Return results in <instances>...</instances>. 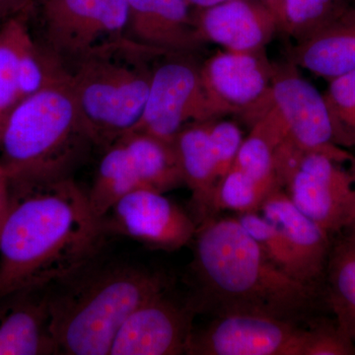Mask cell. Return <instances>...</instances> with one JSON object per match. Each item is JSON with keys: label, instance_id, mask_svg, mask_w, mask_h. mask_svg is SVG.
<instances>
[{"label": "cell", "instance_id": "cell-15", "mask_svg": "<svg viewBox=\"0 0 355 355\" xmlns=\"http://www.w3.org/2000/svg\"><path fill=\"white\" fill-rule=\"evenodd\" d=\"M50 287L24 289L0 299V355L58 354Z\"/></svg>", "mask_w": 355, "mask_h": 355}, {"label": "cell", "instance_id": "cell-31", "mask_svg": "<svg viewBox=\"0 0 355 355\" xmlns=\"http://www.w3.org/2000/svg\"><path fill=\"white\" fill-rule=\"evenodd\" d=\"M36 0H0V23L22 15L35 12Z\"/></svg>", "mask_w": 355, "mask_h": 355}, {"label": "cell", "instance_id": "cell-27", "mask_svg": "<svg viewBox=\"0 0 355 355\" xmlns=\"http://www.w3.org/2000/svg\"><path fill=\"white\" fill-rule=\"evenodd\" d=\"M268 191L253 179L233 166L216 184L214 198V214L220 210L238 214L259 211Z\"/></svg>", "mask_w": 355, "mask_h": 355}, {"label": "cell", "instance_id": "cell-10", "mask_svg": "<svg viewBox=\"0 0 355 355\" xmlns=\"http://www.w3.org/2000/svg\"><path fill=\"white\" fill-rule=\"evenodd\" d=\"M308 330L296 322L254 313L218 315L193 329L186 354L302 355Z\"/></svg>", "mask_w": 355, "mask_h": 355}, {"label": "cell", "instance_id": "cell-24", "mask_svg": "<svg viewBox=\"0 0 355 355\" xmlns=\"http://www.w3.org/2000/svg\"><path fill=\"white\" fill-rule=\"evenodd\" d=\"M237 219L277 268L299 282L317 288L302 261L272 221L259 211L238 214Z\"/></svg>", "mask_w": 355, "mask_h": 355}, {"label": "cell", "instance_id": "cell-1", "mask_svg": "<svg viewBox=\"0 0 355 355\" xmlns=\"http://www.w3.org/2000/svg\"><path fill=\"white\" fill-rule=\"evenodd\" d=\"M106 233L73 178L10 179L0 231V299L80 270L101 256Z\"/></svg>", "mask_w": 355, "mask_h": 355}, {"label": "cell", "instance_id": "cell-4", "mask_svg": "<svg viewBox=\"0 0 355 355\" xmlns=\"http://www.w3.org/2000/svg\"><path fill=\"white\" fill-rule=\"evenodd\" d=\"M92 146L69 76L16 106L0 141V164L11 180L72 177Z\"/></svg>", "mask_w": 355, "mask_h": 355}, {"label": "cell", "instance_id": "cell-30", "mask_svg": "<svg viewBox=\"0 0 355 355\" xmlns=\"http://www.w3.org/2000/svg\"><path fill=\"white\" fill-rule=\"evenodd\" d=\"M302 355H355V343L338 323H320L307 329Z\"/></svg>", "mask_w": 355, "mask_h": 355}, {"label": "cell", "instance_id": "cell-9", "mask_svg": "<svg viewBox=\"0 0 355 355\" xmlns=\"http://www.w3.org/2000/svg\"><path fill=\"white\" fill-rule=\"evenodd\" d=\"M275 62L266 49L217 51L200 64L207 101L216 119L239 114L251 125L270 107Z\"/></svg>", "mask_w": 355, "mask_h": 355}, {"label": "cell", "instance_id": "cell-7", "mask_svg": "<svg viewBox=\"0 0 355 355\" xmlns=\"http://www.w3.org/2000/svg\"><path fill=\"white\" fill-rule=\"evenodd\" d=\"M43 46L69 71L98 46L127 37L128 0H36Z\"/></svg>", "mask_w": 355, "mask_h": 355}, {"label": "cell", "instance_id": "cell-17", "mask_svg": "<svg viewBox=\"0 0 355 355\" xmlns=\"http://www.w3.org/2000/svg\"><path fill=\"white\" fill-rule=\"evenodd\" d=\"M288 60L298 69L330 81L355 70V6L295 43Z\"/></svg>", "mask_w": 355, "mask_h": 355}, {"label": "cell", "instance_id": "cell-16", "mask_svg": "<svg viewBox=\"0 0 355 355\" xmlns=\"http://www.w3.org/2000/svg\"><path fill=\"white\" fill-rule=\"evenodd\" d=\"M127 38L159 50L193 53L205 44L187 0H128Z\"/></svg>", "mask_w": 355, "mask_h": 355}, {"label": "cell", "instance_id": "cell-38", "mask_svg": "<svg viewBox=\"0 0 355 355\" xmlns=\"http://www.w3.org/2000/svg\"><path fill=\"white\" fill-rule=\"evenodd\" d=\"M2 23H0V26H1Z\"/></svg>", "mask_w": 355, "mask_h": 355}, {"label": "cell", "instance_id": "cell-12", "mask_svg": "<svg viewBox=\"0 0 355 355\" xmlns=\"http://www.w3.org/2000/svg\"><path fill=\"white\" fill-rule=\"evenodd\" d=\"M107 232L127 236L147 246L175 251L195 237L198 224L164 193L139 189L116 203L103 218Z\"/></svg>", "mask_w": 355, "mask_h": 355}, {"label": "cell", "instance_id": "cell-36", "mask_svg": "<svg viewBox=\"0 0 355 355\" xmlns=\"http://www.w3.org/2000/svg\"><path fill=\"white\" fill-rule=\"evenodd\" d=\"M349 144L350 147H355V120L354 121V125H352V128H350Z\"/></svg>", "mask_w": 355, "mask_h": 355}, {"label": "cell", "instance_id": "cell-13", "mask_svg": "<svg viewBox=\"0 0 355 355\" xmlns=\"http://www.w3.org/2000/svg\"><path fill=\"white\" fill-rule=\"evenodd\" d=\"M196 310L166 291L141 303L121 324L110 355L186 354Z\"/></svg>", "mask_w": 355, "mask_h": 355}, {"label": "cell", "instance_id": "cell-26", "mask_svg": "<svg viewBox=\"0 0 355 355\" xmlns=\"http://www.w3.org/2000/svg\"><path fill=\"white\" fill-rule=\"evenodd\" d=\"M67 76L69 72L62 64L30 34L22 44L18 58L20 102Z\"/></svg>", "mask_w": 355, "mask_h": 355}, {"label": "cell", "instance_id": "cell-20", "mask_svg": "<svg viewBox=\"0 0 355 355\" xmlns=\"http://www.w3.org/2000/svg\"><path fill=\"white\" fill-rule=\"evenodd\" d=\"M119 139L127 147L144 189L165 193L184 184L174 142L135 130Z\"/></svg>", "mask_w": 355, "mask_h": 355}, {"label": "cell", "instance_id": "cell-21", "mask_svg": "<svg viewBox=\"0 0 355 355\" xmlns=\"http://www.w3.org/2000/svg\"><path fill=\"white\" fill-rule=\"evenodd\" d=\"M144 189L127 147L121 139L105 149L94 183L88 191L93 212L101 218L133 191Z\"/></svg>", "mask_w": 355, "mask_h": 355}, {"label": "cell", "instance_id": "cell-33", "mask_svg": "<svg viewBox=\"0 0 355 355\" xmlns=\"http://www.w3.org/2000/svg\"><path fill=\"white\" fill-rule=\"evenodd\" d=\"M187 1L190 4L191 8L198 10V9L209 8V7L223 3V2L228 1V0H187Z\"/></svg>", "mask_w": 355, "mask_h": 355}, {"label": "cell", "instance_id": "cell-29", "mask_svg": "<svg viewBox=\"0 0 355 355\" xmlns=\"http://www.w3.org/2000/svg\"><path fill=\"white\" fill-rule=\"evenodd\" d=\"M209 139L219 181L234 165L245 137L241 128L233 121L216 119L209 121Z\"/></svg>", "mask_w": 355, "mask_h": 355}, {"label": "cell", "instance_id": "cell-23", "mask_svg": "<svg viewBox=\"0 0 355 355\" xmlns=\"http://www.w3.org/2000/svg\"><path fill=\"white\" fill-rule=\"evenodd\" d=\"M22 14L0 26V141L9 116L20 103L17 65L22 44L29 36V19Z\"/></svg>", "mask_w": 355, "mask_h": 355}, {"label": "cell", "instance_id": "cell-3", "mask_svg": "<svg viewBox=\"0 0 355 355\" xmlns=\"http://www.w3.org/2000/svg\"><path fill=\"white\" fill-rule=\"evenodd\" d=\"M167 289L160 273L101 256L50 287L58 354H110L116 333L147 299Z\"/></svg>", "mask_w": 355, "mask_h": 355}, {"label": "cell", "instance_id": "cell-22", "mask_svg": "<svg viewBox=\"0 0 355 355\" xmlns=\"http://www.w3.org/2000/svg\"><path fill=\"white\" fill-rule=\"evenodd\" d=\"M326 299L336 322L355 343V243L342 237L331 246L326 272Z\"/></svg>", "mask_w": 355, "mask_h": 355}, {"label": "cell", "instance_id": "cell-14", "mask_svg": "<svg viewBox=\"0 0 355 355\" xmlns=\"http://www.w3.org/2000/svg\"><path fill=\"white\" fill-rule=\"evenodd\" d=\"M193 21L203 43L233 51L266 49L279 30L277 15L260 0H228L198 9Z\"/></svg>", "mask_w": 355, "mask_h": 355}, {"label": "cell", "instance_id": "cell-11", "mask_svg": "<svg viewBox=\"0 0 355 355\" xmlns=\"http://www.w3.org/2000/svg\"><path fill=\"white\" fill-rule=\"evenodd\" d=\"M270 107L277 112L286 139L304 150L331 154L355 162V156L340 146L324 95L287 60L275 64Z\"/></svg>", "mask_w": 355, "mask_h": 355}, {"label": "cell", "instance_id": "cell-19", "mask_svg": "<svg viewBox=\"0 0 355 355\" xmlns=\"http://www.w3.org/2000/svg\"><path fill=\"white\" fill-rule=\"evenodd\" d=\"M210 121L187 125L174 140L184 184L191 191L193 217L198 226L214 216V191L218 183L209 139Z\"/></svg>", "mask_w": 355, "mask_h": 355}, {"label": "cell", "instance_id": "cell-8", "mask_svg": "<svg viewBox=\"0 0 355 355\" xmlns=\"http://www.w3.org/2000/svg\"><path fill=\"white\" fill-rule=\"evenodd\" d=\"M191 53L167 51L157 58L144 113L132 130L174 142L187 125L216 120L203 89L200 64Z\"/></svg>", "mask_w": 355, "mask_h": 355}, {"label": "cell", "instance_id": "cell-32", "mask_svg": "<svg viewBox=\"0 0 355 355\" xmlns=\"http://www.w3.org/2000/svg\"><path fill=\"white\" fill-rule=\"evenodd\" d=\"M10 200V177L0 164V231L6 220L7 210Z\"/></svg>", "mask_w": 355, "mask_h": 355}, {"label": "cell", "instance_id": "cell-2", "mask_svg": "<svg viewBox=\"0 0 355 355\" xmlns=\"http://www.w3.org/2000/svg\"><path fill=\"white\" fill-rule=\"evenodd\" d=\"M193 239L196 312L254 313L297 323L312 306L316 287L277 268L237 218L209 217Z\"/></svg>", "mask_w": 355, "mask_h": 355}, {"label": "cell", "instance_id": "cell-34", "mask_svg": "<svg viewBox=\"0 0 355 355\" xmlns=\"http://www.w3.org/2000/svg\"><path fill=\"white\" fill-rule=\"evenodd\" d=\"M263 4H266L273 13L277 15L279 23L280 9H282V0H260Z\"/></svg>", "mask_w": 355, "mask_h": 355}, {"label": "cell", "instance_id": "cell-18", "mask_svg": "<svg viewBox=\"0 0 355 355\" xmlns=\"http://www.w3.org/2000/svg\"><path fill=\"white\" fill-rule=\"evenodd\" d=\"M259 212L282 231L318 286L324 277L333 246L331 235L303 214L282 188L266 196Z\"/></svg>", "mask_w": 355, "mask_h": 355}, {"label": "cell", "instance_id": "cell-5", "mask_svg": "<svg viewBox=\"0 0 355 355\" xmlns=\"http://www.w3.org/2000/svg\"><path fill=\"white\" fill-rule=\"evenodd\" d=\"M165 53L125 37L98 46L69 70L70 87L95 146L106 149L139 123L154 64Z\"/></svg>", "mask_w": 355, "mask_h": 355}, {"label": "cell", "instance_id": "cell-28", "mask_svg": "<svg viewBox=\"0 0 355 355\" xmlns=\"http://www.w3.org/2000/svg\"><path fill=\"white\" fill-rule=\"evenodd\" d=\"M324 98L340 146L349 148V132L355 120V70L329 81Z\"/></svg>", "mask_w": 355, "mask_h": 355}, {"label": "cell", "instance_id": "cell-35", "mask_svg": "<svg viewBox=\"0 0 355 355\" xmlns=\"http://www.w3.org/2000/svg\"><path fill=\"white\" fill-rule=\"evenodd\" d=\"M343 237L355 243V216L352 220L350 221L349 226L345 229L342 233Z\"/></svg>", "mask_w": 355, "mask_h": 355}, {"label": "cell", "instance_id": "cell-6", "mask_svg": "<svg viewBox=\"0 0 355 355\" xmlns=\"http://www.w3.org/2000/svg\"><path fill=\"white\" fill-rule=\"evenodd\" d=\"M275 172L291 202L329 234L349 226L355 216V162L284 139L275 149Z\"/></svg>", "mask_w": 355, "mask_h": 355}, {"label": "cell", "instance_id": "cell-37", "mask_svg": "<svg viewBox=\"0 0 355 355\" xmlns=\"http://www.w3.org/2000/svg\"><path fill=\"white\" fill-rule=\"evenodd\" d=\"M352 1H354V3H355V0H350V2H352Z\"/></svg>", "mask_w": 355, "mask_h": 355}, {"label": "cell", "instance_id": "cell-25", "mask_svg": "<svg viewBox=\"0 0 355 355\" xmlns=\"http://www.w3.org/2000/svg\"><path fill=\"white\" fill-rule=\"evenodd\" d=\"M350 6V0H282L279 30L298 43Z\"/></svg>", "mask_w": 355, "mask_h": 355}]
</instances>
